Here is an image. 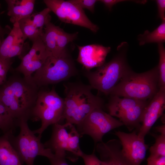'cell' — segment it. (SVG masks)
I'll return each instance as SVG.
<instances>
[{
	"label": "cell",
	"mask_w": 165,
	"mask_h": 165,
	"mask_svg": "<svg viewBox=\"0 0 165 165\" xmlns=\"http://www.w3.org/2000/svg\"><path fill=\"white\" fill-rule=\"evenodd\" d=\"M127 46V42L122 43L117 47L118 53L111 61L94 71H87L85 76L93 89L105 95L109 94L130 70L125 57Z\"/></svg>",
	"instance_id": "4"
},
{
	"label": "cell",
	"mask_w": 165,
	"mask_h": 165,
	"mask_svg": "<svg viewBox=\"0 0 165 165\" xmlns=\"http://www.w3.org/2000/svg\"><path fill=\"white\" fill-rule=\"evenodd\" d=\"M159 61L158 66L159 88L165 87V49L163 43L158 44Z\"/></svg>",
	"instance_id": "26"
},
{
	"label": "cell",
	"mask_w": 165,
	"mask_h": 165,
	"mask_svg": "<svg viewBox=\"0 0 165 165\" xmlns=\"http://www.w3.org/2000/svg\"><path fill=\"white\" fill-rule=\"evenodd\" d=\"M53 125L50 139L44 144L55 155H64L70 160H75L83 152L79 145L80 135L74 125L68 123H57Z\"/></svg>",
	"instance_id": "8"
},
{
	"label": "cell",
	"mask_w": 165,
	"mask_h": 165,
	"mask_svg": "<svg viewBox=\"0 0 165 165\" xmlns=\"http://www.w3.org/2000/svg\"><path fill=\"white\" fill-rule=\"evenodd\" d=\"M50 20L46 23L40 37L47 50L51 55L57 56L59 55L57 47V38L59 27L55 25Z\"/></svg>",
	"instance_id": "19"
},
{
	"label": "cell",
	"mask_w": 165,
	"mask_h": 165,
	"mask_svg": "<svg viewBox=\"0 0 165 165\" xmlns=\"http://www.w3.org/2000/svg\"><path fill=\"white\" fill-rule=\"evenodd\" d=\"M28 121L22 120L18 123L20 128L18 135L15 136L13 131L7 133L9 139L18 153L23 163L26 165H34L35 157L38 156L53 158L54 154L46 148L41 141L42 136H36L28 127Z\"/></svg>",
	"instance_id": "7"
},
{
	"label": "cell",
	"mask_w": 165,
	"mask_h": 165,
	"mask_svg": "<svg viewBox=\"0 0 165 165\" xmlns=\"http://www.w3.org/2000/svg\"><path fill=\"white\" fill-rule=\"evenodd\" d=\"M165 108V87H160L146 107L138 134L144 139L152 127L163 114Z\"/></svg>",
	"instance_id": "14"
},
{
	"label": "cell",
	"mask_w": 165,
	"mask_h": 165,
	"mask_svg": "<svg viewBox=\"0 0 165 165\" xmlns=\"http://www.w3.org/2000/svg\"><path fill=\"white\" fill-rule=\"evenodd\" d=\"M43 1L47 7L61 21L86 28L94 33L98 30V26L91 21L83 9L69 1L44 0Z\"/></svg>",
	"instance_id": "11"
},
{
	"label": "cell",
	"mask_w": 165,
	"mask_h": 165,
	"mask_svg": "<svg viewBox=\"0 0 165 165\" xmlns=\"http://www.w3.org/2000/svg\"><path fill=\"white\" fill-rule=\"evenodd\" d=\"M39 88L31 78L13 75L0 86V99L18 124L31 119Z\"/></svg>",
	"instance_id": "1"
},
{
	"label": "cell",
	"mask_w": 165,
	"mask_h": 165,
	"mask_svg": "<svg viewBox=\"0 0 165 165\" xmlns=\"http://www.w3.org/2000/svg\"><path fill=\"white\" fill-rule=\"evenodd\" d=\"M78 34V32L71 34L67 33L63 29L59 28L57 38V50L59 55L66 51L67 45L75 40Z\"/></svg>",
	"instance_id": "24"
},
{
	"label": "cell",
	"mask_w": 165,
	"mask_h": 165,
	"mask_svg": "<svg viewBox=\"0 0 165 165\" xmlns=\"http://www.w3.org/2000/svg\"><path fill=\"white\" fill-rule=\"evenodd\" d=\"M31 15L20 20L18 23L23 35L33 42L40 37L42 33L33 24Z\"/></svg>",
	"instance_id": "22"
},
{
	"label": "cell",
	"mask_w": 165,
	"mask_h": 165,
	"mask_svg": "<svg viewBox=\"0 0 165 165\" xmlns=\"http://www.w3.org/2000/svg\"><path fill=\"white\" fill-rule=\"evenodd\" d=\"M81 157L83 159L85 165H107L106 163L99 160L94 152L90 155L83 152Z\"/></svg>",
	"instance_id": "29"
},
{
	"label": "cell",
	"mask_w": 165,
	"mask_h": 165,
	"mask_svg": "<svg viewBox=\"0 0 165 165\" xmlns=\"http://www.w3.org/2000/svg\"><path fill=\"white\" fill-rule=\"evenodd\" d=\"M5 31L1 27L0 24V35L1 36L3 39L5 34Z\"/></svg>",
	"instance_id": "34"
},
{
	"label": "cell",
	"mask_w": 165,
	"mask_h": 165,
	"mask_svg": "<svg viewBox=\"0 0 165 165\" xmlns=\"http://www.w3.org/2000/svg\"><path fill=\"white\" fill-rule=\"evenodd\" d=\"M32 42L31 49L20 58V64L15 69L28 78L31 77L33 73L42 66L47 57L51 54L46 49L40 37Z\"/></svg>",
	"instance_id": "13"
},
{
	"label": "cell",
	"mask_w": 165,
	"mask_h": 165,
	"mask_svg": "<svg viewBox=\"0 0 165 165\" xmlns=\"http://www.w3.org/2000/svg\"><path fill=\"white\" fill-rule=\"evenodd\" d=\"M78 47L79 54L77 60L87 71L103 64L111 50L110 47L96 44Z\"/></svg>",
	"instance_id": "15"
},
{
	"label": "cell",
	"mask_w": 165,
	"mask_h": 165,
	"mask_svg": "<svg viewBox=\"0 0 165 165\" xmlns=\"http://www.w3.org/2000/svg\"><path fill=\"white\" fill-rule=\"evenodd\" d=\"M147 165H165V156L155 158H148Z\"/></svg>",
	"instance_id": "32"
},
{
	"label": "cell",
	"mask_w": 165,
	"mask_h": 165,
	"mask_svg": "<svg viewBox=\"0 0 165 165\" xmlns=\"http://www.w3.org/2000/svg\"><path fill=\"white\" fill-rule=\"evenodd\" d=\"M64 86L65 97L63 119L66 123L76 125L94 109L103 108V100L92 93L93 88L90 85L73 82Z\"/></svg>",
	"instance_id": "2"
},
{
	"label": "cell",
	"mask_w": 165,
	"mask_h": 165,
	"mask_svg": "<svg viewBox=\"0 0 165 165\" xmlns=\"http://www.w3.org/2000/svg\"><path fill=\"white\" fill-rule=\"evenodd\" d=\"M50 12V9L47 7L40 12L32 14L31 15L33 24L41 33L46 23L51 20L49 14Z\"/></svg>",
	"instance_id": "25"
},
{
	"label": "cell",
	"mask_w": 165,
	"mask_h": 165,
	"mask_svg": "<svg viewBox=\"0 0 165 165\" xmlns=\"http://www.w3.org/2000/svg\"><path fill=\"white\" fill-rule=\"evenodd\" d=\"M107 105L109 114L117 117L130 131L140 128L144 112L151 100L143 101L111 95Z\"/></svg>",
	"instance_id": "9"
},
{
	"label": "cell",
	"mask_w": 165,
	"mask_h": 165,
	"mask_svg": "<svg viewBox=\"0 0 165 165\" xmlns=\"http://www.w3.org/2000/svg\"><path fill=\"white\" fill-rule=\"evenodd\" d=\"M17 152L11 144L7 133L0 136V165H22Z\"/></svg>",
	"instance_id": "18"
},
{
	"label": "cell",
	"mask_w": 165,
	"mask_h": 165,
	"mask_svg": "<svg viewBox=\"0 0 165 165\" xmlns=\"http://www.w3.org/2000/svg\"><path fill=\"white\" fill-rule=\"evenodd\" d=\"M68 1L81 9H87L92 13L94 12L95 4L98 1L97 0H71Z\"/></svg>",
	"instance_id": "28"
},
{
	"label": "cell",
	"mask_w": 165,
	"mask_h": 165,
	"mask_svg": "<svg viewBox=\"0 0 165 165\" xmlns=\"http://www.w3.org/2000/svg\"><path fill=\"white\" fill-rule=\"evenodd\" d=\"M12 63V58L5 59L0 58V85L6 81L7 73Z\"/></svg>",
	"instance_id": "27"
},
{
	"label": "cell",
	"mask_w": 165,
	"mask_h": 165,
	"mask_svg": "<svg viewBox=\"0 0 165 165\" xmlns=\"http://www.w3.org/2000/svg\"><path fill=\"white\" fill-rule=\"evenodd\" d=\"M77 73L73 60L66 51L59 55H49L32 79L40 88L68 80Z\"/></svg>",
	"instance_id": "6"
},
{
	"label": "cell",
	"mask_w": 165,
	"mask_h": 165,
	"mask_svg": "<svg viewBox=\"0 0 165 165\" xmlns=\"http://www.w3.org/2000/svg\"><path fill=\"white\" fill-rule=\"evenodd\" d=\"M23 36L18 22L13 24L8 35L2 40L0 46V58L8 59V54L11 46Z\"/></svg>",
	"instance_id": "21"
},
{
	"label": "cell",
	"mask_w": 165,
	"mask_h": 165,
	"mask_svg": "<svg viewBox=\"0 0 165 165\" xmlns=\"http://www.w3.org/2000/svg\"><path fill=\"white\" fill-rule=\"evenodd\" d=\"M96 150L101 160L107 165H132L123 154L119 141L111 139L96 144Z\"/></svg>",
	"instance_id": "16"
},
{
	"label": "cell",
	"mask_w": 165,
	"mask_h": 165,
	"mask_svg": "<svg viewBox=\"0 0 165 165\" xmlns=\"http://www.w3.org/2000/svg\"><path fill=\"white\" fill-rule=\"evenodd\" d=\"M123 125L119 120L104 112L102 108H97L77 125L76 128L80 136L89 135L96 145L102 142L105 134Z\"/></svg>",
	"instance_id": "10"
},
{
	"label": "cell",
	"mask_w": 165,
	"mask_h": 165,
	"mask_svg": "<svg viewBox=\"0 0 165 165\" xmlns=\"http://www.w3.org/2000/svg\"><path fill=\"white\" fill-rule=\"evenodd\" d=\"M102 2L110 10H111L113 6L118 3L121 2H125L127 0H101L99 1Z\"/></svg>",
	"instance_id": "33"
},
{
	"label": "cell",
	"mask_w": 165,
	"mask_h": 165,
	"mask_svg": "<svg viewBox=\"0 0 165 165\" xmlns=\"http://www.w3.org/2000/svg\"><path fill=\"white\" fill-rule=\"evenodd\" d=\"M160 134L156 137L154 144L149 148V158L165 156V128L159 129Z\"/></svg>",
	"instance_id": "23"
},
{
	"label": "cell",
	"mask_w": 165,
	"mask_h": 165,
	"mask_svg": "<svg viewBox=\"0 0 165 165\" xmlns=\"http://www.w3.org/2000/svg\"><path fill=\"white\" fill-rule=\"evenodd\" d=\"M114 134L119 139L124 156L132 165H140L148 148L145 140L140 138L135 131L129 133L115 131Z\"/></svg>",
	"instance_id": "12"
},
{
	"label": "cell",
	"mask_w": 165,
	"mask_h": 165,
	"mask_svg": "<svg viewBox=\"0 0 165 165\" xmlns=\"http://www.w3.org/2000/svg\"><path fill=\"white\" fill-rule=\"evenodd\" d=\"M7 14L13 24L30 16L34 9V0H6Z\"/></svg>",
	"instance_id": "17"
},
{
	"label": "cell",
	"mask_w": 165,
	"mask_h": 165,
	"mask_svg": "<svg viewBox=\"0 0 165 165\" xmlns=\"http://www.w3.org/2000/svg\"><path fill=\"white\" fill-rule=\"evenodd\" d=\"M157 66L141 73L130 69L109 94L143 100H150L158 91Z\"/></svg>",
	"instance_id": "3"
},
{
	"label": "cell",
	"mask_w": 165,
	"mask_h": 165,
	"mask_svg": "<svg viewBox=\"0 0 165 165\" xmlns=\"http://www.w3.org/2000/svg\"><path fill=\"white\" fill-rule=\"evenodd\" d=\"M64 109V98L57 94L54 88L50 90L40 88L31 119L34 121L41 120V125L33 131V133L42 136L50 125L61 123L63 120Z\"/></svg>",
	"instance_id": "5"
},
{
	"label": "cell",
	"mask_w": 165,
	"mask_h": 165,
	"mask_svg": "<svg viewBox=\"0 0 165 165\" xmlns=\"http://www.w3.org/2000/svg\"><path fill=\"white\" fill-rule=\"evenodd\" d=\"M54 155V157L49 160L51 165H69L66 161L65 155Z\"/></svg>",
	"instance_id": "30"
},
{
	"label": "cell",
	"mask_w": 165,
	"mask_h": 165,
	"mask_svg": "<svg viewBox=\"0 0 165 165\" xmlns=\"http://www.w3.org/2000/svg\"><path fill=\"white\" fill-rule=\"evenodd\" d=\"M138 39L140 46L149 43H163L165 41V21H162L152 32L146 30L143 34L139 35Z\"/></svg>",
	"instance_id": "20"
},
{
	"label": "cell",
	"mask_w": 165,
	"mask_h": 165,
	"mask_svg": "<svg viewBox=\"0 0 165 165\" xmlns=\"http://www.w3.org/2000/svg\"><path fill=\"white\" fill-rule=\"evenodd\" d=\"M158 16L162 21H165V0H157Z\"/></svg>",
	"instance_id": "31"
},
{
	"label": "cell",
	"mask_w": 165,
	"mask_h": 165,
	"mask_svg": "<svg viewBox=\"0 0 165 165\" xmlns=\"http://www.w3.org/2000/svg\"><path fill=\"white\" fill-rule=\"evenodd\" d=\"M4 39H3L2 38V37H1V36L0 35V46L1 44V43L2 41V40H3Z\"/></svg>",
	"instance_id": "35"
}]
</instances>
